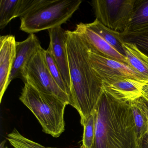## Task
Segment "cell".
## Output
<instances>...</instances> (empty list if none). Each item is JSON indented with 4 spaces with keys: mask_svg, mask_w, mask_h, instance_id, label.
<instances>
[{
    "mask_svg": "<svg viewBox=\"0 0 148 148\" xmlns=\"http://www.w3.org/2000/svg\"><path fill=\"white\" fill-rule=\"evenodd\" d=\"M89 57L92 65L99 76H120L148 82L128 65L101 56L91 51L90 48Z\"/></svg>",
    "mask_w": 148,
    "mask_h": 148,
    "instance_id": "9c48e42d",
    "label": "cell"
},
{
    "mask_svg": "<svg viewBox=\"0 0 148 148\" xmlns=\"http://www.w3.org/2000/svg\"><path fill=\"white\" fill-rule=\"evenodd\" d=\"M41 47L37 36L30 34L27 38L16 42V56L12 68L8 83L15 79H23L24 70L32 57Z\"/></svg>",
    "mask_w": 148,
    "mask_h": 148,
    "instance_id": "7c38bea8",
    "label": "cell"
},
{
    "mask_svg": "<svg viewBox=\"0 0 148 148\" xmlns=\"http://www.w3.org/2000/svg\"><path fill=\"white\" fill-rule=\"evenodd\" d=\"M22 79L39 91L54 95L71 105L70 97L60 88L50 73L42 47L27 63Z\"/></svg>",
    "mask_w": 148,
    "mask_h": 148,
    "instance_id": "5b68a950",
    "label": "cell"
},
{
    "mask_svg": "<svg viewBox=\"0 0 148 148\" xmlns=\"http://www.w3.org/2000/svg\"><path fill=\"white\" fill-rule=\"evenodd\" d=\"M125 56L130 66L141 74L148 82V57L134 44L124 43Z\"/></svg>",
    "mask_w": 148,
    "mask_h": 148,
    "instance_id": "5bb4252c",
    "label": "cell"
},
{
    "mask_svg": "<svg viewBox=\"0 0 148 148\" xmlns=\"http://www.w3.org/2000/svg\"><path fill=\"white\" fill-rule=\"evenodd\" d=\"M48 32L50 39L48 47L60 70L71 96V81L66 49V31L59 26L48 30Z\"/></svg>",
    "mask_w": 148,
    "mask_h": 148,
    "instance_id": "ba28073f",
    "label": "cell"
},
{
    "mask_svg": "<svg viewBox=\"0 0 148 148\" xmlns=\"http://www.w3.org/2000/svg\"><path fill=\"white\" fill-rule=\"evenodd\" d=\"M136 0H96L92 1L96 19L107 28L120 32L132 17Z\"/></svg>",
    "mask_w": 148,
    "mask_h": 148,
    "instance_id": "8992f818",
    "label": "cell"
},
{
    "mask_svg": "<svg viewBox=\"0 0 148 148\" xmlns=\"http://www.w3.org/2000/svg\"><path fill=\"white\" fill-rule=\"evenodd\" d=\"M80 0H42L21 18L20 29L29 34L50 30L66 23L78 9Z\"/></svg>",
    "mask_w": 148,
    "mask_h": 148,
    "instance_id": "277c9868",
    "label": "cell"
},
{
    "mask_svg": "<svg viewBox=\"0 0 148 148\" xmlns=\"http://www.w3.org/2000/svg\"><path fill=\"white\" fill-rule=\"evenodd\" d=\"M6 141L5 140L2 141L1 143V145H0V148H8L7 146H6L5 145V144Z\"/></svg>",
    "mask_w": 148,
    "mask_h": 148,
    "instance_id": "603a6c76",
    "label": "cell"
},
{
    "mask_svg": "<svg viewBox=\"0 0 148 148\" xmlns=\"http://www.w3.org/2000/svg\"><path fill=\"white\" fill-rule=\"evenodd\" d=\"M66 33L71 106L77 110L82 124L95 109L103 87L102 80L91 63L90 48L86 40L75 30H67Z\"/></svg>",
    "mask_w": 148,
    "mask_h": 148,
    "instance_id": "6da1fadb",
    "label": "cell"
},
{
    "mask_svg": "<svg viewBox=\"0 0 148 148\" xmlns=\"http://www.w3.org/2000/svg\"><path fill=\"white\" fill-rule=\"evenodd\" d=\"M7 139L14 148H56L44 146L23 136L16 129L7 135Z\"/></svg>",
    "mask_w": 148,
    "mask_h": 148,
    "instance_id": "44dd1931",
    "label": "cell"
},
{
    "mask_svg": "<svg viewBox=\"0 0 148 148\" xmlns=\"http://www.w3.org/2000/svg\"><path fill=\"white\" fill-rule=\"evenodd\" d=\"M45 58L47 67L53 79L60 88L66 93L69 96L70 98V92L63 79L60 70L49 47L47 50H45Z\"/></svg>",
    "mask_w": 148,
    "mask_h": 148,
    "instance_id": "d6986e66",
    "label": "cell"
},
{
    "mask_svg": "<svg viewBox=\"0 0 148 148\" xmlns=\"http://www.w3.org/2000/svg\"><path fill=\"white\" fill-rule=\"evenodd\" d=\"M16 42L13 35L0 38V102L9 85V78L16 56Z\"/></svg>",
    "mask_w": 148,
    "mask_h": 148,
    "instance_id": "30bf717a",
    "label": "cell"
},
{
    "mask_svg": "<svg viewBox=\"0 0 148 148\" xmlns=\"http://www.w3.org/2000/svg\"><path fill=\"white\" fill-rule=\"evenodd\" d=\"M145 27H148V0H136L132 17L123 32Z\"/></svg>",
    "mask_w": 148,
    "mask_h": 148,
    "instance_id": "e0dca14e",
    "label": "cell"
},
{
    "mask_svg": "<svg viewBox=\"0 0 148 148\" xmlns=\"http://www.w3.org/2000/svg\"><path fill=\"white\" fill-rule=\"evenodd\" d=\"M120 35L124 43L134 44L148 57V27L123 32H120Z\"/></svg>",
    "mask_w": 148,
    "mask_h": 148,
    "instance_id": "ac0fdd59",
    "label": "cell"
},
{
    "mask_svg": "<svg viewBox=\"0 0 148 148\" xmlns=\"http://www.w3.org/2000/svg\"><path fill=\"white\" fill-rule=\"evenodd\" d=\"M136 126L137 148L148 133V107L142 97L129 103Z\"/></svg>",
    "mask_w": 148,
    "mask_h": 148,
    "instance_id": "4fadbf2b",
    "label": "cell"
},
{
    "mask_svg": "<svg viewBox=\"0 0 148 148\" xmlns=\"http://www.w3.org/2000/svg\"><path fill=\"white\" fill-rule=\"evenodd\" d=\"M142 97L146 102L148 107V82L143 86Z\"/></svg>",
    "mask_w": 148,
    "mask_h": 148,
    "instance_id": "7402d4cb",
    "label": "cell"
},
{
    "mask_svg": "<svg viewBox=\"0 0 148 148\" xmlns=\"http://www.w3.org/2000/svg\"><path fill=\"white\" fill-rule=\"evenodd\" d=\"M99 77L104 91L116 100L124 103H130L142 97L143 86L148 82L120 76Z\"/></svg>",
    "mask_w": 148,
    "mask_h": 148,
    "instance_id": "52a82bcc",
    "label": "cell"
},
{
    "mask_svg": "<svg viewBox=\"0 0 148 148\" xmlns=\"http://www.w3.org/2000/svg\"><path fill=\"white\" fill-rule=\"evenodd\" d=\"M96 112L95 109L89 117L81 124L84 127L82 144L79 148H92L95 135Z\"/></svg>",
    "mask_w": 148,
    "mask_h": 148,
    "instance_id": "ffe728a7",
    "label": "cell"
},
{
    "mask_svg": "<svg viewBox=\"0 0 148 148\" xmlns=\"http://www.w3.org/2000/svg\"><path fill=\"white\" fill-rule=\"evenodd\" d=\"M19 99L36 117L45 133L59 137L65 130L67 104L54 95L43 93L25 83Z\"/></svg>",
    "mask_w": 148,
    "mask_h": 148,
    "instance_id": "3957f363",
    "label": "cell"
},
{
    "mask_svg": "<svg viewBox=\"0 0 148 148\" xmlns=\"http://www.w3.org/2000/svg\"><path fill=\"white\" fill-rule=\"evenodd\" d=\"M75 31L85 39L91 51L107 58L129 65L126 57L119 53L101 36L90 28L87 24H77Z\"/></svg>",
    "mask_w": 148,
    "mask_h": 148,
    "instance_id": "8fae6325",
    "label": "cell"
},
{
    "mask_svg": "<svg viewBox=\"0 0 148 148\" xmlns=\"http://www.w3.org/2000/svg\"><path fill=\"white\" fill-rule=\"evenodd\" d=\"M95 110L92 148H137L136 126L129 103L118 101L104 91Z\"/></svg>",
    "mask_w": 148,
    "mask_h": 148,
    "instance_id": "7a4b0ae2",
    "label": "cell"
},
{
    "mask_svg": "<svg viewBox=\"0 0 148 148\" xmlns=\"http://www.w3.org/2000/svg\"><path fill=\"white\" fill-rule=\"evenodd\" d=\"M26 14L24 0L0 1V29H4L13 19Z\"/></svg>",
    "mask_w": 148,
    "mask_h": 148,
    "instance_id": "9a60e30c",
    "label": "cell"
},
{
    "mask_svg": "<svg viewBox=\"0 0 148 148\" xmlns=\"http://www.w3.org/2000/svg\"><path fill=\"white\" fill-rule=\"evenodd\" d=\"M87 25L119 53L125 57L123 48L124 42L121 38L120 32H116L107 28L97 19L92 23L87 24Z\"/></svg>",
    "mask_w": 148,
    "mask_h": 148,
    "instance_id": "2e32d148",
    "label": "cell"
}]
</instances>
